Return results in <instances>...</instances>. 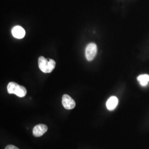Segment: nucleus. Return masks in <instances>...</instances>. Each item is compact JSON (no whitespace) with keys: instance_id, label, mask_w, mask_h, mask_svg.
Masks as SVG:
<instances>
[{"instance_id":"nucleus-1","label":"nucleus","mask_w":149,"mask_h":149,"mask_svg":"<svg viewBox=\"0 0 149 149\" xmlns=\"http://www.w3.org/2000/svg\"><path fill=\"white\" fill-rule=\"evenodd\" d=\"M38 66L44 73H50L55 69L56 63L53 59L48 60L43 56H40L38 59Z\"/></svg>"},{"instance_id":"nucleus-2","label":"nucleus","mask_w":149,"mask_h":149,"mask_svg":"<svg viewBox=\"0 0 149 149\" xmlns=\"http://www.w3.org/2000/svg\"><path fill=\"white\" fill-rule=\"evenodd\" d=\"M7 91L10 94H15L19 97H23L27 94L26 88L14 82H10L7 86Z\"/></svg>"},{"instance_id":"nucleus-3","label":"nucleus","mask_w":149,"mask_h":149,"mask_svg":"<svg viewBox=\"0 0 149 149\" xmlns=\"http://www.w3.org/2000/svg\"><path fill=\"white\" fill-rule=\"evenodd\" d=\"M97 52V48L96 44L90 43L86 48V58L89 61L93 60L95 58Z\"/></svg>"},{"instance_id":"nucleus-4","label":"nucleus","mask_w":149,"mask_h":149,"mask_svg":"<svg viewBox=\"0 0 149 149\" xmlns=\"http://www.w3.org/2000/svg\"><path fill=\"white\" fill-rule=\"evenodd\" d=\"M62 104L66 109H72L76 106L74 100L68 95H64L63 96Z\"/></svg>"},{"instance_id":"nucleus-5","label":"nucleus","mask_w":149,"mask_h":149,"mask_svg":"<svg viewBox=\"0 0 149 149\" xmlns=\"http://www.w3.org/2000/svg\"><path fill=\"white\" fill-rule=\"evenodd\" d=\"M48 130V127L44 124H38L33 129V134L36 137H40L45 133Z\"/></svg>"},{"instance_id":"nucleus-6","label":"nucleus","mask_w":149,"mask_h":149,"mask_svg":"<svg viewBox=\"0 0 149 149\" xmlns=\"http://www.w3.org/2000/svg\"><path fill=\"white\" fill-rule=\"evenodd\" d=\"M12 34L13 36L17 39H22L26 35V31L21 26H16L12 29Z\"/></svg>"},{"instance_id":"nucleus-7","label":"nucleus","mask_w":149,"mask_h":149,"mask_svg":"<svg viewBox=\"0 0 149 149\" xmlns=\"http://www.w3.org/2000/svg\"><path fill=\"white\" fill-rule=\"evenodd\" d=\"M118 100L115 96L111 97L107 102L106 106L107 109L109 111L114 110L116 107L117 106Z\"/></svg>"},{"instance_id":"nucleus-8","label":"nucleus","mask_w":149,"mask_h":149,"mask_svg":"<svg viewBox=\"0 0 149 149\" xmlns=\"http://www.w3.org/2000/svg\"><path fill=\"white\" fill-rule=\"evenodd\" d=\"M137 80L140 84L143 86H145L149 82V75L147 74H141L137 77Z\"/></svg>"},{"instance_id":"nucleus-9","label":"nucleus","mask_w":149,"mask_h":149,"mask_svg":"<svg viewBox=\"0 0 149 149\" xmlns=\"http://www.w3.org/2000/svg\"><path fill=\"white\" fill-rule=\"evenodd\" d=\"M5 149H19L18 148H17L14 145H7Z\"/></svg>"}]
</instances>
